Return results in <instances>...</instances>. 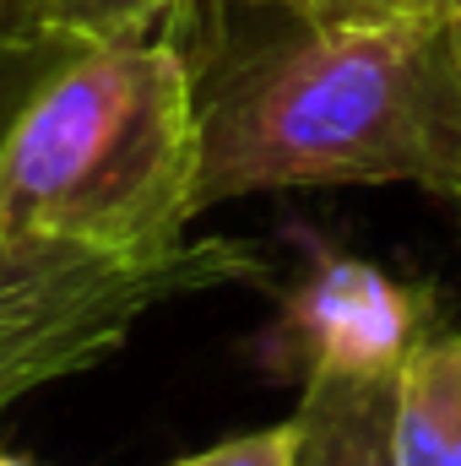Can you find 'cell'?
<instances>
[{
	"label": "cell",
	"mask_w": 461,
	"mask_h": 466,
	"mask_svg": "<svg viewBox=\"0 0 461 466\" xmlns=\"http://www.w3.org/2000/svg\"><path fill=\"white\" fill-rule=\"evenodd\" d=\"M304 185H418L461 207L451 22H299L288 38L239 55L201 93V212Z\"/></svg>",
	"instance_id": "cell-1"
},
{
	"label": "cell",
	"mask_w": 461,
	"mask_h": 466,
	"mask_svg": "<svg viewBox=\"0 0 461 466\" xmlns=\"http://www.w3.org/2000/svg\"><path fill=\"white\" fill-rule=\"evenodd\" d=\"M201 212V93L163 38L66 49L0 136V244L115 260L185 244Z\"/></svg>",
	"instance_id": "cell-2"
},
{
	"label": "cell",
	"mask_w": 461,
	"mask_h": 466,
	"mask_svg": "<svg viewBox=\"0 0 461 466\" xmlns=\"http://www.w3.org/2000/svg\"><path fill=\"white\" fill-rule=\"evenodd\" d=\"M266 266L239 238H185L152 260H115L71 244H0V401L82 374L163 304L255 282Z\"/></svg>",
	"instance_id": "cell-3"
},
{
	"label": "cell",
	"mask_w": 461,
	"mask_h": 466,
	"mask_svg": "<svg viewBox=\"0 0 461 466\" xmlns=\"http://www.w3.org/2000/svg\"><path fill=\"white\" fill-rule=\"evenodd\" d=\"M288 331L310 374H402V363L424 342V309L407 288L358 260H321L293 293Z\"/></svg>",
	"instance_id": "cell-4"
},
{
	"label": "cell",
	"mask_w": 461,
	"mask_h": 466,
	"mask_svg": "<svg viewBox=\"0 0 461 466\" xmlns=\"http://www.w3.org/2000/svg\"><path fill=\"white\" fill-rule=\"evenodd\" d=\"M293 466H402L396 374H310L293 412Z\"/></svg>",
	"instance_id": "cell-5"
},
{
	"label": "cell",
	"mask_w": 461,
	"mask_h": 466,
	"mask_svg": "<svg viewBox=\"0 0 461 466\" xmlns=\"http://www.w3.org/2000/svg\"><path fill=\"white\" fill-rule=\"evenodd\" d=\"M402 466H461V331L424 337L396 374Z\"/></svg>",
	"instance_id": "cell-6"
},
{
	"label": "cell",
	"mask_w": 461,
	"mask_h": 466,
	"mask_svg": "<svg viewBox=\"0 0 461 466\" xmlns=\"http://www.w3.org/2000/svg\"><path fill=\"white\" fill-rule=\"evenodd\" d=\"M185 0H0V38L5 44H115L152 33Z\"/></svg>",
	"instance_id": "cell-7"
},
{
	"label": "cell",
	"mask_w": 461,
	"mask_h": 466,
	"mask_svg": "<svg viewBox=\"0 0 461 466\" xmlns=\"http://www.w3.org/2000/svg\"><path fill=\"white\" fill-rule=\"evenodd\" d=\"M310 27H402V22H451L456 0H282Z\"/></svg>",
	"instance_id": "cell-8"
},
{
	"label": "cell",
	"mask_w": 461,
	"mask_h": 466,
	"mask_svg": "<svg viewBox=\"0 0 461 466\" xmlns=\"http://www.w3.org/2000/svg\"><path fill=\"white\" fill-rule=\"evenodd\" d=\"M174 466H293V418L288 423H271V429H255V434H239L223 440L201 456H185Z\"/></svg>",
	"instance_id": "cell-9"
},
{
	"label": "cell",
	"mask_w": 461,
	"mask_h": 466,
	"mask_svg": "<svg viewBox=\"0 0 461 466\" xmlns=\"http://www.w3.org/2000/svg\"><path fill=\"white\" fill-rule=\"evenodd\" d=\"M451 38H456V55H461V0H456V11H451Z\"/></svg>",
	"instance_id": "cell-10"
},
{
	"label": "cell",
	"mask_w": 461,
	"mask_h": 466,
	"mask_svg": "<svg viewBox=\"0 0 461 466\" xmlns=\"http://www.w3.org/2000/svg\"><path fill=\"white\" fill-rule=\"evenodd\" d=\"M0 466H11V461H0Z\"/></svg>",
	"instance_id": "cell-11"
},
{
	"label": "cell",
	"mask_w": 461,
	"mask_h": 466,
	"mask_svg": "<svg viewBox=\"0 0 461 466\" xmlns=\"http://www.w3.org/2000/svg\"><path fill=\"white\" fill-rule=\"evenodd\" d=\"M0 407H5V401H0Z\"/></svg>",
	"instance_id": "cell-12"
}]
</instances>
